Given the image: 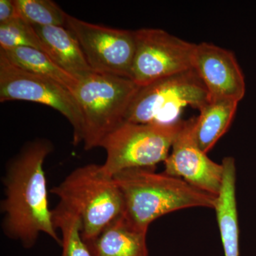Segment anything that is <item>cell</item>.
<instances>
[{"label":"cell","mask_w":256,"mask_h":256,"mask_svg":"<svg viewBox=\"0 0 256 256\" xmlns=\"http://www.w3.org/2000/svg\"><path fill=\"white\" fill-rule=\"evenodd\" d=\"M33 26L44 46L45 53L65 72L78 80L94 72L76 37L68 28L60 26Z\"/></svg>","instance_id":"obj_12"},{"label":"cell","mask_w":256,"mask_h":256,"mask_svg":"<svg viewBox=\"0 0 256 256\" xmlns=\"http://www.w3.org/2000/svg\"><path fill=\"white\" fill-rule=\"evenodd\" d=\"M114 178L124 197V220L144 232L154 220L175 210L215 207L216 196L182 178L156 173L153 168L124 170Z\"/></svg>","instance_id":"obj_2"},{"label":"cell","mask_w":256,"mask_h":256,"mask_svg":"<svg viewBox=\"0 0 256 256\" xmlns=\"http://www.w3.org/2000/svg\"><path fill=\"white\" fill-rule=\"evenodd\" d=\"M62 204L78 215L84 242L96 238L111 223L124 214V201L112 176L101 165L80 166L52 188Z\"/></svg>","instance_id":"obj_3"},{"label":"cell","mask_w":256,"mask_h":256,"mask_svg":"<svg viewBox=\"0 0 256 256\" xmlns=\"http://www.w3.org/2000/svg\"><path fill=\"white\" fill-rule=\"evenodd\" d=\"M65 28L76 37L92 72L131 79L134 31L94 24L69 14Z\"/></svg>","instance_id":"obj_9"},{"label":"cell","mask_w":256,"mask_h":256,"mask_svg":"<svg viewBox=\"0 0 256 256\" xmlns=\"http://www.w3.org/2000/svg\"><path fill=\"white\" fill-rule=\"evenodd\" d=\"M16 47H30L45 53L44 46L34 28L21 16L0 24V50Z\"/></svg>","instance_id":"obj_18"},{"label":"cell","mask_w":256,"mask_h":256,"mask_svg":"<svg viewBox=\"0 0 256 256\" xmlns=\"http://www.w3.org/2000/svg\"><path fill=\"white\" fill-rule=\"evenodd\" d=\"M184 120L169 124H142L124 122L101 143L106 152L102 169L114 176L136 168H154L164 162Z\"/></svg>","instance_id":"obj_5"},{"label":"cell","mask_w":256,"mask_h":256,"mask_svg":"<svg viewBox=\"0 0 256 256\" xmlns=\"http://www.w3.org/2000/svg\"><path fill=\"white\" fill-rule=\"evenodd\" d=\"M146 234L134 228L122 216L86 244L92 256H148Z\"/></svg>","instance_id":"obj_13"},{"label":"cell","mask_w":256,"mask_h":256,"mask_svg":"<svg viewBox=\"0 0 256 256\" xmlns=\"http://www.w3.org/2000/svg\"><path fill=\"white\" fill-rule=\"evenodd\" d=\"M140 87L132 79L95 72L78 80L73 94L82 111L85 150L100 146L108 134L124 124Z\"/></svg>","instance_id":"obj_4"},{"label":"cell","mask_w":256,"mask_h":256,"mask_svg":"<svg viewBox=\"0 0 256 256\" xmlns=\"http://www.w3.org/2000/svg\"><path fill=\"white\" fill-rule=\"evenodd\" d=\"M52 150V143L46 140L28 143L10 160L3 178V232L26 248L33 247L42 233L62 244L54 223L53 210L50 208L44 168Z\"/></svg>","instance_id":"obj_1"},{"label":"cell","mask_w":256,"mask_h":256,"mask_svg":"<svg viewBox=\"0 0 256 256\" xmlns=\"http://www.w3.org/2000/svg\"><path fill=\"white\" fill-rule=\"evenodd\" d=\"M131 79L140 86L193 68L196 44L160 28L134 31Z\"/></svg>","instance_id":"obj_8"},{"label":"cell","mask_w":256,"mask_h":256,"mask_svg":"<svg viewBox=\"0 0 256 256\" xmlns=\"http://www.w3.org/2000/svg\"><path fill=\"white\" fill-rule=\"evenodd\" d=\"M54 223L62 233V256H92L80 233V220L76 212L58 202L53 210Z\"/></svg>","instance_id":"obj_16"},{"label":"cell","mask_w":256,"mask_h":256,"mask_svg":"<svg viewBox=\"0 0 256 256\" xmlns=\"http://www.w3.org/2000/svg\"><path fill=\"white\" fill-rule=\"evenodd\" d=\"M11 63L16 66L40 76L50 79L73 92L78 80L58 66L50 56L41 50L30 47H16L0 50Z\"/></svg>","instance_id":"obj_15"},{"label":"cell","mask_w":256,"mask_h":256,"mask_svg":"<svg viewBox=\"0 0 256 256\" xmlns=\"http://www.w3.org/2000/svg\"><path fill=\"white\" fill-rule=\"evenodd\" d=\"M208 101L206 88L192 68L140 87L124 122L173 124L180 120L178 116L185 108L191 106L200 110Z\"/></svg>","instance_id":"obj_6"},{"label":"cell","mask_w":256,"mask_h":256,"mask_svg":"<svg viewBox=\"0 0 256 256\" xmlns=\"http://www.w3.org/2000/svg\"><path fill=\"white\" fill-rule=\"evenodd\" d=\"M24 100L52 108L63 114L74 130V144L82 141L84 121L70 90L50 79L26 72L0 54V101Z\"/></svg>","instance_id":"obj_7"},{"label":"cell","mask_w":256,"mask_h":256,"mask_svg":"<svg viewBox=\"0 0 256 256\" xmlns=\"http://www.w3.org/2000/svg\"><path fill=\"white\" fill-rule=\"evenodd\" d=\"M20 16L32 26H65L67 14L50 0H14Z\"/></svg>","instance_id":"obj_17"},{"label":"cell","mask_w":256,"mask_h":256,"mask_svg":"<svg viewBox=\"0 0 256 256\" xmlns=\"http://www.w3.org/2000/svg\"><path fill=\"white\" fill-rule=\"evenodd\" d=\"M193 68L206 88L210 100H242L246 82L242 68L233 52L213 44H198Z\"/></svg>","instance_id":"obj_11"},{"label":"cell","mask_w":256,"mask_h":256,"mask_svg":"<svg viewBox=\"0 0 256 256\" xmlns=\"http://www.w3.org/2000/svg\"><path fill=\"white\" fill-rule=\"evenodd\" d=\"M195 120L196 117L184 120L164 161V172L217 196L222 188L224 166L210 160L198 146L194 136Z\"/></svg>","instance_id":"obj_10"},{"label":"cell","mask_w":256,"mask_h":256,"mask_svg":"<svg viewBox=\"0 0 256 256\" xmlns=\"http://www.w3.org/2000/svg\"><path fill=\"white\" fill-rule=\"evenodd\" d=\"M238 102L230 100H210L200 110L194 124V136L200 148L208 153L228 130Z\"/></svg>","instance_id":"obj_14"},{"label":"cell","mask_w":256,"mask_h":256,"mask_svg":"<svg viewBox=\"0 0 256 256\" xmlns=\"http://www.w3.org/2000/svg\"><path fill=\"white\" fill-rule=\"evenodd\" d=\"M20 18L14 0L0 1V24L8 23L14 18Z\"/></svg>","instance_id":"obj_19"}]
</instances>
